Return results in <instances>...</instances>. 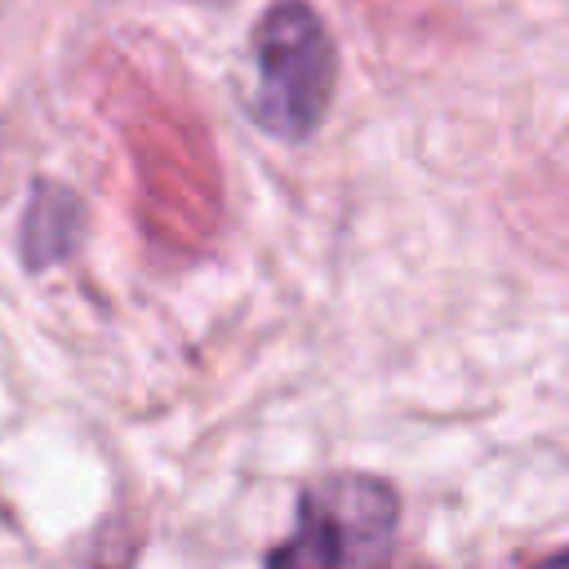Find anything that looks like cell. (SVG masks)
Returning a JSON list of instances; mask_svg holds the SVG:
<instances>
[{"instance_id":"obj_4","label":"cell","mask_w":569,"mask_h":569,"mask_svg":"<svg viewBox=\"0 0 569 569\" xmlns=\"http://www.w3.org/2000/svg\"><path fill=\"white\" fill-rule=\"evenodd\" d=\"M533 569H569V551H560V556H547V560H538Z\"/></svg>"},{"instance_id":"obj_1","label":"cell","mask_w":569,"mask_h":569,"mask_svg":"<svg viewBox=\"0 0 569 569\" xmlns=\"http://www.w3.org/2000/svg\"><path fill=\"white\" fill-rule=\"evenodd\" d=\"M400 498L378 476L338 471L302 489L298 525L271 547L267 569H387Z\"/></svg>"},{"instance_id":"obj_3","label":"cell","mask_w":569,"mask_h":569,"mask_svg":"<svg viewBox=\"0 0 569 569\" xmlns=\"http://www.w3.org/2000/svg\"><path fill=\"white\" fill-rule=\"evenodd\" d=\"M76 240V200L58 187H40L31 196V213L22 227V244H27V262L44 267L53 258H62Z\"/></svg>"},{"instance_id":"obj_2","label":"cell","mask_w":569,"mask_h":569,"mask_svg":"<svg viewBox=\"0 0 569 569\" xmlns=\"http://www.w3.org/2000/svg\"><path fill=\"white\" fill-rule=\"evenodd\" d=\"M253 53V120L276 138H307L333 93V40L325 22L302 0H284L258 22Z\"/></svg>"}]
</instances>
